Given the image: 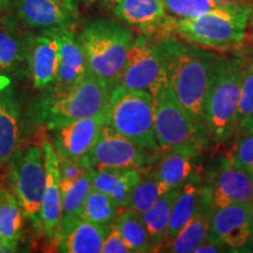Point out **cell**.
I'll use <instances>...</instances> for the list:
<instances>
[{"label":"cell","instance_id":"obj_1","mask_svg":"<svg viewBox=\"0 0 253 253\" xmlns=\"http://www.w3.org/2000/svg\"><path fill=\"white\" fill-rule=\"evenodd\" d=\"M156 38L162 50L168 80L177 99L204 137V102L219 55L185 42L175 36Z\"/></svg>","mask_w":253,"mask_h":253},{"label":"cell","instance_id":"obj_2","mask_svg":"<svg viewBox=\"0 0 253 253\" xmlns=\"http://www.w3.org/2000/svg\"><path fill=\"white\" fill-rule=\"evenodd\" d=\"M251 8L252 4L237 1L225 9L209 12L196 18L170 15L160 37L175 36L208 50L237 49L244 43L248 34Z\"/></svg>","mask_w":253,"mask_h":253},{"label":"cell","instance_id":"obj_3","mask_svg":"<svg viewBox=\"0 0 253 253\" xmlns=\"http://www.w3.org/2000/svg\"><path fill=\"white\" fill-rule=\"evenodd\" d=\"M244 58L218 56L203 110L205 140L224 143L237 130V113Z\"/></svg>","mask_w":253,"mask_h":253},{"label":"cell","instance_id":"obj_4","mask_svg":"<svg viewBox=\"0 0 253 253\" xmlns=\"http://www.w3.org/2000/svg\"><path fill=\"white\" fill-rule=\"evenodd\" d=\"M88 72L114 89L119 86L134 33L125 25L97 19L80 34Z\"/></svg>","mask_w":253,"mask_h":253},{"label":"cell","instance_id":"obj_5","mask_svg":"<svg viewBox=\"0 0 253 253\" xmlns=\"http://www.w3.org/2000/svg\"><path fill=\"white\" fill-rule=\"evenodd\" d=\"M154 99L158 150H185L199 155L205 138L184 109L166 77L150 90Z\"/></svg>","mask_w":253,"mask_h":253},{"label":"cell","instance_id":"obj_6","mask_svg":"<svg viewBox=\"0 0 253 253\" xmlns=\"http://www.w3.org/2000/svg\"><path fill=\"white\" fill-rule=\"evenodd\" d=\"M113 89L91 73L58 96L46 97L37 108V118L49 130L75 120L89 118L104 112Z\"/></svg>","mask_w":253,"mask_h":253},{"label":"cell","instance_id":"obj_7","mask_svg":"<svg viewBox=\"0 0 253 253\" xmlns=\"http://www.w3.org/2000/svg\"><path fill=\"white\" fill-rule=\"evenodd\" d=\"M104 125L145 149L158 151L154 99L149 91L116 86L107 104Z\"/></svg>","mask_w":253,"mask_h":253},{"label":"cell","instance_id":"obj_8","mask_svg":"<svg viewBox=\"0 0 253 253\" xmlns=\"http://www.w3.org/2000/svg\"><path fill=\"white\" fill-rule=\"evenodd\" d=\"M9 190L37 233H41L40 211L46 188V167L41 145L18 149L7 163Z\"/></svg>","mask_w":253,"mask_h":253},{"label":"cell","instance_id":"obj_9","mask_svg":"<svg viewBox=\"0 0 253 253\" xmlns=\"http://www.w3.org/2000/svg\"><path fill=\"white\" fill-rule=\"evenodd\" d=\"M153 153L104 125L95 144L79 162L87 169L132 168L145 172L157 157Z\"/></svg>","mask_w":253,"mask_h":253},{"label":"cell","instance_id":"obj_10","mask_svg":"<svg viewBox=\"0 0 253 253\" xmlns=\"http://www.w3.org/2000/svg\"><path fill=\"white\" fill-rule=\"evenodd\" d=\"M166 77L162 50L156 37L138 34L129 46L119 86L149 91Z\"/></svg>","mask_w":253,"mask_h":253},{"label":"cell","instance_id":"obj_11","mask_svg":"<svg viewBox=\"0 0 253 253\" xmlns=\"http://www.w3.org/2000/svg\"><path fill=\"white\" fill-rule=\"evenodd\" d=\"M253 204L237 203L214 209L207 240L213 244L238 251L252 239Z\"/></svg>","mask_w":253,"mask_h":253},{"label":"cell","instance_id":"obj_12","mask_svg":"<svg viewBox=\"0 0 253 253\" xmlns=\"http://www.w3.org/2000/svg\"><path fill=\"white\" fill-rule=\"evenodd\" d=\"M207 189L213 210L237 203L253 204V177L227 156L211 175Z\"/></svg>","mask_w":253,"mask_h":253},{"label":"cell","instance_id":"obj_13","mask_svg":"<svg viewBox=\"0 0 253 253\" xmlns=\"http://www.w3.org/2000/svg\"><path fill=\"white\" fill-rule=\"evenodd\" d=\"M52 36L59 46V71L53 84L52 96L67 91L87 74V60L80 36H77L73 26L46 32Z\"/></svg>","mask_w":253,"mask_h":253},{"label":"cell","instance_id":"obj_14","mask_svg":"<svg viewBox=\"0 0 253 253\" xmlns=\"http://www.w3.org/2000/svg\"><path fill=\"white\" fill-rule=\"evenodd\" d=\"M46 167V188L40 211L41 233L55 245L62 217L61 189H60L59 157L54 145L45 138L41 142Z\"/></svg>","mask_w":253,"mask_h":253},{"label":"cell","instance_id":"obj_15","mask_svg":"<svg viewBox=\"0 0 253 253\" xmlns=\"http://www.w3.org/2000/svg\"><path fill=\"white\" fill-rule=\"evenodd\" d=\"M104 120L106 110L53 129V144L59 156L79 160L86 155L99 137Z\"/></svg>","mask_w":253,"mask_h":253},{"label":"cell","instance_id":"obj_16","mask_svg":"<svg viewBox=\"0 0 253 253\" xmlns=\"http://www.w3.org/2000/svg\"><path fill=\"white\" fill-rule=\"evenodd\" d=\"M110 226L82 219L80 216L61 217L55 249L65 253H100Z\"/></svg>","mask_w":253,"mask_h":253},{"label":"cell","instance_id":"obj_17","mask_svg":"<svg viewBox=\"0 0 253 253\" xmlns=\"http://www.w3.org/2000/svg\"><path fill=\"white\" fill-rule=\"evenodd\" d=\"M14 4L21 23L42 33L71 27L78 18L77 12L59 0H14Z\"/></svg>","mask_w":253,"mask_h":253},{"label":"cell","instance_id":"obj_18","mask_svg":"<svg viewBox=\"0 0 253 253\" xmlns=\"http://www.w3.org/2000/svg\"><path fill=\"white\" fill-rule=\"evenodd\" d=\"M11 15L0 17V73H18L27 65L33 34Z\"/></svg>","mask_w":253,"mask_h":253},{"label":"cell","instance_id":"obj_19","mask_svg":"<svg viewBox=\"0 0 253 253\" xmlns=\"http://www.w3.org/2000/svg\"><path fill=\"white\" fill-rule=\"evenodd\" d=\"M114 13L141 33L160 37L170 14L162 0H113Z\"/></svg>","mask_w":253,"mask_h":253},{"label":"cell","instance_id":"obj_20","mask_svg":"<svg viewBox=\"0 0 253 253\" xmlns=\"http://www.w3.org/2000/svg\"><path fill=\"white\" fill-rule=\"evenodd\" d=\"M212 212L213 207L210 195L207 186L203 185L199 207L194 216L190 218L188 223L172 239L168 240L161 246L160 251L173 253L194 252L195 249L207 239Z\"/></svg>","mask_w":253,"mask_h":253},{"label":"cell","instance_id":"obj_21","mask_svg":"<svg viewBox=\"0 0 253 253\" xmlns=\"http://www.w3.org/2000/svg\"><path fill=\"white\" fill-rule=\"evenodd\" d=\"M59 62V46L54 38L48 34L34 37L27 62L34 88L45 89L54 84Z\"/></svg>","mask_w":253,"mask_h":253},{"label":"cell","instance_id":"obj_22","mask_svg":"<svg viewBox=\"0 0 253 253\" xmlns=\"http://www.w3.org/2000/svg\"><path fill=\"white\" fill-rule=\"evenodd\" d=\"M142 173L132 168L90 169L91 189L108 195L119 208H128L132 190L141 181Z\"/></svg>","mask_w":253,"mask_h":253},{"label":"cell","instance_id":"obj_23","mask_svg":"<svg viewBox=\"0 0 253 253\" xmlns=\"http://www.w3.org/2000/svg\"><path fill=\"white\" fill-rule=\"evenodd\" d=\"M21 138V109L13 89H0V168L19 149Z\"/></svg>","mask_w":253,"mask_h":253},{"label":"cell","instance_id":"obj_24","mask_svg":"<svg viewBox=\"0 0 253 253\" xmlns=\"http://www.w3.org/2000/svg\"><path fill=\"white\" fill-rule=\"evenodd\" d=\"M164 155L156 157L150 171L166 191L181 188L195 175V162L199 155L185 150H163Z\"/></svg>","mask_w":253,"mask_h":253},{"label":"cell","instance_id":"obj_25","mask_svg":"<svg viewBox=\"0 0 253 253\" xmlns=\"http://www.w3.org/2000/svg\"><path fill=\"white\" fill-rule=\"evenodd\" d=\"M24 210L13 192L0 188V240L14 252L24 236Z\"/></svg>","mask_w":253,"mask_h":253},{"label":"cell","instance_id":"obj_26","mask_svg":"<svg viewBox=\"0 0 253 253\" xmlns=\"http://www.w3.org/2000/svg\"><path fill=\"white\" fill-rule=\"evenodd\" d=\"M202 188L203 185L201 183V178L196 172L179 190L171 209L166 242L172 239L188 223L190 218L194 216L201 202Z\"/></svg>","mask_w":253,"mask_h":253},{"label":"cell","instance_id":"obj_27","mask_svg":"<svg viewBox=\"0 0 253 253\" xmlns=\"http://www.w3.org/2000/svg\"><path fill=\"white\" fill-rule=\"evenodd\" d=\"M181 188L170 190L167 194L162 195L155 202L153 207L141 213L145 226H147L148 233L150 236L153 252L160 251L161 246L167 240L171 209Z\"/></svg>","mask_w":253,"mask_h":253},{"label":"cell","instance_id":"obj_28","mask_svg":"<svg viewBox=\"0 0 253 253\" xmlns=\"http://www.w3.org/2000/svg\"><path fill=\"white\" fill-rule=\"evenodd\" d=\"M113 224L131 252H153L150 236L140 212L131 208H121Z\"/></svg>","mask_w":253,"mask_h":253},{"label":"cell","instance_id":"obj_29","mask_svg":"<svg viewBox=\"0 0 253 253\" xmlns=\"http://www.w3.org/2000/svg\"><path fill=\"white\" fill-rule=\"evenodd\" d=\"M120 209L108 195L91 189L79 211V216L91 223L110 226L118 217Z\"/></svg>","mask_w":253,"mask_h":253},{"label":"cell","instance_id":"obj_30","mask_svg":"<svg viewBox=\"0 0 253 253\" xmlns=\"http://www.w3.org/2000/svg\"><path fill=\"white\" fill-rule=\"evenodd\" d=\"M145 172H147V175H145V177L142 176L141 181L136 184L134 190H132L128 205V208L134 209L140 213L144 212L148 209L153 207L155 202L161 196L168 192L149 169Z\"/></svg>","mask_w":253,"mask_h":253},{"label":"cell","instance_id":"obj_31","mask_svg":"<svg viewBox=\"0 0 253 253\" xmlns=\"http://www.w3.org/2000/svg\"><path fill=\"white\" fill-rule=\"evenodd\" d=\"M164 7L175 18H196L209 12L221 11L230 7L233 2L221 4L214 0H162Z\"/></svg>","mask_w":253,"mask_h":253},{"label":"cell","instance_id":"obj_32","mask_svg":"<svg viewBox=\"0 0 253 253\" xmlns=\"http://www.w3.org/2000/svg\"><path fill=\"white\" fill-rule=\"evenodd\" d=\"M91 190L90 169L84 172L80 178L77 179L69 188L61 190V208L62 217L75 216L86 201L88 194Z\"/></svg>","mask_w":253,"mask_h":253},{"label":"cell","instance_id":"obj_33","mask_svg":"<svg viewBox=\"0 0 253 253\" xmlns=\"http://www.w3.org/2000/svg\"><path fill=\"white\" fill-rule=\"evenodd\" d=\"M253 113V56L244 58L242 82L237 113V130H242L243 126Z\"/></svg>","mask_w":253,"mask_h":253},{"label":"cell","instance_id":"obj_34","mask_svg":"<svg viewBox=\"0 0 253 253\" xmlns=\"http://www.w3.org/2000/svg\"><path fill=\"white\" fill-rule=\"evenodd\" d=\"M229 156L253 177V135L242 132Z\"/></svg>","mask_w":253,"mask_h":253},{"label":"cell","instance_id":"obj_35","mask_svg":"<svg viewBox=\"0 0 253 253\" xmlns=\"http://www.w3.org/2000/svg\"><path fill=\"white\" fill-rule=\"evenodd\" d=\"M59 171H60V189L65 190L71 186L77 179L87 172V168H84L79 162V160L59 156Z\"/></svg>","mask_w":253,"mask_h":253},{"label":"cell","instance_id":"obj_36","mask_svg":"<svg viewBox=\"0 0 253 253\" xmlns=\"http://www.w3.org/2000/svg\"><path fill=\"white\" fill-rule=\"evenodd\" d=\"M102 253H129L131 250L128 248L126 242L123 240L119 231L115 229L114 224L110 227L108 235H107L106 239H104L102 245Z\"/></svg>","mask_w":253,"mask_h":253},{"label":"cell","instance_id":"obj_37","mask_svg":"<svg viewBox=\"0 0 253 253\" xmlns=\"http://www.w3.org/2000/svg\"><path fill=\"white\" fill-rule=\"evenodd\" d=\"M223 251H225V249H224L223 246L213 244V243L208 242V240L205 239L201 245H198L197 248L195 249L194 252L195 253H214V252L217 253V252H223Z\"/></svg>","mask_w":253,"mask_h":253},{"label":"cell","instance_id":"obj_38","mask_svg":"<svg viewBox=\"0 0 253 253\" xmlns=\"http://www.w3.org/2000/svg\"><path fill=\"white\" fill-rule=\"evenodd\" d=\"M240 134L242 132H245V134H252L253 135V113L250 115V118L246 120V122L243 126L242 130L239 131Z\"/></svg>","mask_w":253,"mask_h":253},{"label":"cell","instance_id":"obj_39","mask_svg":"<svg viewBox=\"0 0 253 253\" xmlns=\"http://www.w3.org/2000/svg\"><path fill=\"white\" fill-rule=\"evenodd\" d=\"M59 1H61L67 6L68 8H71L72 11L77 12L78 13V4H79V0H59Z\"/></svg>","mask_w":253,"mask_h":253},{"label":"cell","instance_id":"obj_40","mask_svg":"<svg viewBox=\"0 0 253 253\" xmlns=\"http://www.w3.org/2000/svg\"><path fill=\"white\" fill-rule=\"evenodd\" d=\"M248 33H249L250 40H253V4H252V8H251V13H250V18H249Z\"/></svg>","mask_w":253,"mask_h":253},{"label":"cell","instance_id":"obj_41","mask_svg":"<svg viewBox=\"0 0 253 253\" xmlns=\"http://www.w3.org/2000/svg\"><path fill=\"white\" fill-rule=\"evenodd\" d=\"M13 1L14 0H0V12L4 11L6 8H8V6H11V4Z\"/></svg>","mask_w":253,"mask_h":253},{"label":"cell","instance_id":"obj_42","mask_svg":"<svg viewBox=\"0 0 253 253\" xmlns=\"http://www.w3.org/2000/svg\"><path fill=\"white\" fill-rule=\"evenodd\" d=\"M7 252H14L13 250H12L9 246H7L5 244V243H2L1 240H0V253H7Z\"/></svg>","mask_w":253,"mask_h":253},{"label":"cell","instance_id":"obj_43","mask_svg":"<svg viewBox=\"0 0 253 253\" xmlns=\"http://www.w3.org/2000/svg\"><path fill=\"white\" fill-rule=\"evenodd\" d=\"M217 2H221V4H227V2H237V1H242V0H214Z\"/></svg>","mask_w":253,"mask_h":253},{"label":"cell","instance_id":"obj_44","mask_svg":"<svg viewBox=\"0 0 253 253\" xmlns=\"http://www.w3.org/2000/svg\"><path fill=\"white\" fill-rule=\"evenodd\" d=\"M252 239H253V229H252Z\"/></svg>","mask_w":253,"mask_h":253}]
</instances>
